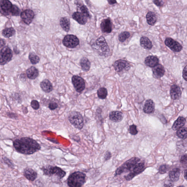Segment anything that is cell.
I'll return each instance as SVG.
<instances>
[{"instance_id": "18", "label": "cell", "mask_w": 187, "mask_h": 187, "mask_svg": "<svg viewBox=\"0 0 187 187\" xmlns=\"http://www.w3.org/2000/svg\"><path fill=\"white\" fill-rule=\"evenodd\" d=\"M72 18L79 24L84 25L87 22V16L82 13L79 12L74 13L72 14Z\"/></svg>"}, {"instance_id": "14", "label": "cell", "mask_w": 187, "mask_h": 187, "mask_svg": "<svg viewBox=\"0 0 187 187\" xmlns=\"http://www.w3.org/2000/svg\"><path fill=\"white\" fill-rule=\"evenodd\" d=\"M34 11L30 9H26L21 13V17L23 22L29 25L32 22L34 16Z\"/></svg>"}, {"instance_id": "15", "label": "cell", "mask_w": 187, "mask_h": 187, "mask_svg": "<svg viewBox=\"0 0 187 187\" xmlns=\"http://www.w3.org/2000/svg\"><path fill=\"white\" fill-rule=\"evenodd\" d=\"M24 175L29 181H34L37 177V173L34 170L31 168L24 169Z\"/></svg>"}, {"instance_id": "33", "label": "cell", "mask_w": 187, "mask_h": 187, "mask_svg": "<svg viewBox=\"0 0 187 187\" xmlns=\"http://www.w3.org/2000/svg\"><path fill=\"white\" fill-rule=\"evenodd\" d=\"M29 59L31 63L33 64H37L40 61V59L39 56L33 52L30 53L29 55Z\"/></svg>"}, {"instance_id": "5", "label": "cell", "mask_w": 187, "mask_h": 187, "mask_svg": "<svg viewBox=\"0 0 187 187\" xmlns=\"http://www.w3.org/2000/svg\"><path fill=\"white\" fill-rule=\"evenodd\" d=\"M140 161V159L136 157L127 160L121 166L117 169L115 171L116 175L121 174L124 172L131 171Z\"/></svg>"}, {"instance_id": "12", "label": "cell", "mask_w": 187, "mask_h": 187, "mask_svg": "<svg viewBox=\"0 0 187 187\" xmlns=\"http://www.w3.org/2000/svg\"><path fill=\"white\" fill-rule=\"evenodd\" d=\"M130 64L123 60H119L116 61L114 64V69L117 72L128 71L130 69Z\"/></svg>"}, {"instance_id": "39", "label": "cell", "mask_w": 187, "mask_h": 187, "mask_svg": "<svg viewBox=\"0 0 187 187\" xmlns=\"http://www.w3.org/2000/svg\"><path fill=\"white\" fill-rule=\"evenodd\" d=\"M130 133L133 135H136L138 133V131L137 130V127L135 125H130L129 129Z\"/></svg>"}, {"instance_id": "7", "label": "cell", "mask_w": 187, "mask_h": 187, "mask_svg": "<svg viewBox=\"0 0 187 187\" xmlns=\"http://www.w3.org/2000/svg\"><path fill=\"white\" fill-rule=\"evenodd\" d=\"M13 52L8 46H5L0 50V65L4 66L12 60Z\"/></svg>"}, {"instance_id": "19", "label": "cell", "mask_w": 187, "mask_h": 187, "mask_svg": "<svg viewBox=\"0 0 187 187\" xmlns=\"http://www.w3.org/2000/svg\"><path fill=\"white\" fill-rule=\"evenodd\" d=\"M153 75L155 78H161L165 74L164 68L160 64H157L155 67H153Z\"/></svg>"}, {"instance_id": "17", "label": "cell", "mask_w": 187, "mask_h": 187, "mask_svg": "<svg viewBox=\"0 0 187 187\" xmlns=\"http://www.w3.org/2000/svg\"><path fill=\"white\" fill-rule=\"evenodd\" d=\"M170 95L172 99L173 100L179 99L181 95V91L180 87L175 84L172 86L170 90Z\"/></svg>"}, {"instance_id": "51", "label": "cell", "mask_w": 187, "mask_h": 187, "mask_svg": "<svg viewBox=\"0 0 187 187\" xmlns=\"http://www.w3.org/2000/svg\"><path fill=\"white\" fill-rule=\"evenodd\" d=\"M13 51H14L15 54H16V55L19 54L20 53V51L16 46H15V47H13Z\"/></svg>"}, {"instance_id": "47", "label": "cell", "mask_w": 187, "mask_h": 187, "mask_svg": "<svg viewBox=\"0 0 187 187\" xmlns=\"http://www.w3.org/2000/svg\"><path fill=\"white\" fill-rule=\"evenodd\" d=\"M111 153L110 152L107 151L105 154L104 158H105V160H107L110 159V158H111Z\"/></svg>"}, {"instance_id": "36", "label": "cell", "mask_w": 187, "mask_h": 187, "mask_svg": "<svg viewBox=\"0 0 187 187\" xmlns=\"http://www.w3.org/2000/svg\"><path fill=\"white\" fill-rule=\"evenodd\" d=\"M11 14L13 16H18L21 14V10L16 5H13L11 9Z\"/></svg>"}, {"instance_id": "42", "label": "cell", "mask_w": 187, "mask_h": 187, "mask_svg": "<svg viewBox=\"0 0 187 187\" xmlns=\"http://www.w3.org/2000/svg\"><path fill=\"white\" fill-rule=\"evenodd\" d=\"M6 115L10 118L16 120L18 118L17 114L14 112H7Z\"/></svg>"}, {"instance_id": "26", "label": "cell", "mask_w": 187, "mask_h": 187, "mask_svg": "<svg viewBox=\"0 0 187 187\" xmlns=\"http://www.w3.org/2000/svg\"><path fill=\"white\" fill-rule=\"evenodd\" d=\"M181 171L179 168L173 169L169 173V177L171 181L173 182L177 181L179 179Z\"/></svg>"}, {"instance_id": "35", "label": "cell", "mask_w": 187, "mask_h": 187, "mask_svg": "<svg viewBox=\"0 0 187 187\" xmlns=\"http://www.w3.org/2000/svg\"><path fill=\"white\" fill-rule=\"evenodd\" d=\"M130 33L128 31H124L121 33L119 35L118 39L121 42H124L127 39L130 37Z\"/></svg>"}, {"instance_id": "13", "label": "cell", "mask_w": 187, "mask_h": 187, "mask_svg": "<svg viewBox=\"0 0 187 187\" xmlns=\"http://www.w3.org/2000/svg\"><path fill=\"white\" fill-rule=\"evenodd\" d=\"M165 45L174 52H179L183 48L179 43L171 38H167L165 41Z\"/></svg>"}, {"instance_id": "21", "label": "cell", "mask_w": 187, "mask_h": 187, "mask_svg": "<svg viewBox=\"0 0 187 187\" xmlns=\"http://www.w3.org/2000/svg\"><path fill=\"white\" fill-rule=\"evenodd\" d=\"M109 116L111 120L115 122L121 121L123 118V115L122 112L116 111L111 112Z\"/></svg>"}, {"instance_id": "6", "label": "cell", "mask_w": 187, "mask_h": 187, "mask_svg": "<svg viewBox=\"0 0 187 187\" xmlns=\"http://www.w3.org/2000/svg\"><path fill=\"white\" fill-rule=\"evenodd\" d=\"M69 122L75 128L81 130L84 125V119L82 115L78 112H73L69 116Z\"/></svg>"}, {"instance_id": "44", "label": "cell", "mask_w": 187, "mask_h": 187, "mask_svg": "<svg viewBox=\"0 0 187 187\" xmlns=\"http://www.w3.org/2000/svg\"><path fill=\"white\" fill-rule=\"evenodd\" d=\"M153 1L156 6L159 7L162 6L164 4L163 0H153Z\"/></svg>"}, {"instance_id": "22", "label": "cell", "mask_w": 187, "mask_h": 187, "mask_svg": "<svg viewBox=\"0 0 187 187\" xmlns=\"http://www.w3.org/2000/svg\"><path fill=\"white\" fill-rule=\"evenodd\" d=\"M143 110L145 113H153L155 110V104L153 100H148L146 101Z\"/></svg>"}, {"instance_id": "55", "label": "cell", "mask_w": 187, "mask_h": 187, "mask_svg": "<svg viewBox=\"0 0 187 187\" xmlns=\"http://www.w3.org/2000/svg\"><path fill=\"white\" fill-rule=\"evenodd\" d=\"M184 177L185 179H187V170H185L184 173Z\"/></svg>"}, {"instance_id": "40", "label": "cell", "mask_w": 187, "mask_h": 187, "mask_svg": "<svg viewBox=\"0 0 187 187\" xmlns=\"http://www.w3.org/2000/svg\"><path fill=\"white\" fill-rule=\"evenodd\" d=\"M31 106L34 110H37L39 107V104L37 100H33L31 101Z\"/></svg>"}, {"instance_id": "31", "label": "cell", "mask_w": 187, "mask_h": 187, "mask_svg": "<svg viewBox=\"0 0 187 187\" xmlns=\"http://www.w3.org/2000/svg\"><path fill=\"white\" fill-rule=\"evenodd\" d=\"M80 64L82 70L88 72L90 69L91 64L90 61L86 58L83 57L80 60Z\"/></svg>"}, {"instance_id": "11", "label": "cell", "mask_w": 187, "mask_h": 187, "mask_svg": "<svg viewBox=\"0 0 187 187\" xmlns=\"http://www.w3.org/2000/svg\"><path fill=\"white\" fill-rule=\"evenodd\" d=\"M145 164L142 162L139 163L136 165L135 167L132 170L131 172L127 176L125 177V179L128 181H130L136 175L139 174L143 171L145 168Z\"/></svg>"}, {"instance_id": "48", "label": "cell", "mask_w": 187, "mask_h": 187, "mask_svg": "<svg viewBox=\"0 0 187 187\" xmlns=\"http://www.w3.org/2000/svg\"><path fill=\"white\" fill-rule=\"evenodd\" d=\"M26 76H26V74L23 73L21 74L20 75V79L22 82H25L26 80Z\"/></svg>"}, {"instance_id": "1", "label": "cell", "mask_w": 187, "mask_h": 187, "mask_svg": "<svg viewBox=\"0 0 187 187\" xmlns=\"http://www.w3.org/2000/svg\"><path fill=\"white\" fill-rule=\"evenodd\" d=\"M13 145L16 151L22 154L29 155L36 153L41 148L36 140L29 137H22L13 142Z\"/></svg>"}, {"instance_id": "32", "label": "cell", "mask_w": 187, "mask_h": 187, "mask_svg": "<svg viewBox=\"0 0 187 187\" xmlns=\"http://www.w3.org/2000/svg\"><path fill=\"white\" fill-rule=\"evenodd\" d=\"M177 132V135L180 138L185 140L187 138V129L186 127H182L179 129Z\"/></svg>"}, {"instance_id": "37", "label": "cell", "mask_w": 187, "mask_h": 187, "mask_svg": "<svg viewBox=\"0 0 187 187\" xmlns=\"http://www.w3.org/2000/svg\"><path fill=\"white\" fill-rule=\"evenodd\" d=\"M2 159L3 160V162L7 165H8V166L11 168H14L15 165L14 163L10 159L7 158V157L5 156H3L2 158Z\"/></svg>"}, {"instance_id": "38", "label": "cell", "mask_w": 187, "mask_h": 187, "mask_svg": "<svg viewBox=\"0 0 187 187\" xmlns=\"http://www.w3.org/2000/svg\"><path fill=\"white\" fill-rule=\"evenodd\" d=\"M79 9H80L81 13L85 15L88 18L90 17V14H89L88 10L87 8L84 5L81 6H80Z\"/></svg>"}, {"instance_id": "53", "label": "cell", "mask_w": 187, "mask_h": 187, "mask_svg": "<svg viewBox=\"0 0 187 187\" xmlns=\"http://www.w3.org/2000/svg\"><path fill=\"white\" fill-rule=\"evenodd\" d=\"M22 109L23 113L25 114H26L28 113V110L27 107H23Z\"/></svg>"}, {"instance_id": "43", "label": "cell", "mask_w": 187, "mask_h": 187, "mask_svg": "<svg viewBox=\"0 0 187 187\" xmlns=\"http://www.w3.org/2000/svg\"><path fill=\"white\" fill-rule=\"evenodd\" d=\"M58 107V104L55 102H52L49 103L48 105V107L51 110H55Z\"/></svg>"}, {"instance_id": "27", "label": "cell", "mask_w": 187, "mask_h": 187, "mask_svg": "<svg viewBox=\"0 0 187 187\" xmlns=\"http://www.w3.org/2000/svg\"><path fill=\"white\" fill-rule=\"evenodd\" d=\"M186 121V119L184 117L181 116L179 117L174 124L172 129L174 130H177L185 125Z\"/></svg>"}, {"instance_id": "20", "label": "cell", "mask_w": 187, "mask_h": 187, "mask_svg": "<svg viewBox=\"0 0 187 187\" xmlns=\"http://www.w3.org/2000/svg\"><path fill=\"white\" fill-rule=\"evenodd\" d=\"M26 73L28 78L31 80L36 79L39 75V71L34 66L29 68L26 70Z\"/></svg>"}, {"instance_id": "54", "label": "cell", "mask_w": 187, "mask_h": 187, "mask_svg": "<svg viewBox=\"0 0 187 187\" xmlns=\"http://www.w3.org/2000/svg\"><path fill=\"white\" fill-rule=\"evenodd\" d=\"M173 184H172V183H169L168 184H165V186H168V187L173 186Z\"/></svg>"}, {"instance_id": "9", "label": "cell", "mask_w": 187, "mask_h": 187, "mask_svg": "<svg viewBox=\"0 0 187 187\" xmlns=\"http://www.w3.org/2000/svg\"><path fill=\"white\" fill-rule=\"evenodd\" d=\"M72 82L77 92L81 93L84 90L85 83L82 77L79 76L74 75L72 77Z\"/></svg>"}, {"instance_id": "34", "label": "cell", "mask_w": 187, "mask_h": 187, "mask_svg": "<svg viewBox=\"0 0 187 187\" xmlns=\"http://www.w3.org/2000/svg\"><path fill=\"white\" fill-rule=\"evenodd\" d=\"M97 95L99 98L101 99H105L107 95V89L104 87L99 89L97 91Z\"/></svg>"}, {"instance_id": "41", "label": "cell", "mask_w": 187, "mask_h": 187, "mask_svg": "<svg viewBox=\"0 0 187 187\" xmlns=\"http://www.w3.org/2000/svg\"><path fill=\"white\" fill-rule=\"evenodd\" d=\"M169 167L167 165H163L159 168V172L161 174H164L166 173L168 170Z\"/></svg>"}, {"instance_id": "46", "label": "cell", "mask_w": 187, "mask_h": 187, "mask_svg": "<svg viewBox=\"0 0 187 187\" xmlns=\"http://www.w3.org/2000/svg\"><path fill=\"white\" fill-rule=\"evenodd\" d=\"M180 161L182 163L186 164L187 161V155L185 154L183 155L180 158Z\"/></svg>"}, {"instance_id": "3", "label": "cell", "mask_w": 187, "mask_h": 187, "mask_svg": "<svg viewBox=\"0 0 187 187\" xmlns=\"http://www.w3.org/2000/svg\"><path fill=\"white\" fill-rule=\"evenodd\" d=\"M92 47L101 56H107L110 54V49L103 36H101L97 39L95 45H92Z\"/></svg>"}, {"instance_id": "8", "label": "cell", "mask_w": 187, "mask_h": 187, "mask_svg": "<svg viewBox=\"0 0 187 187\" xmlns=\"http://www.w3.org/2000/svg\"><path fill=\"white\" fill-rule=\"evenodd\" d=\"M63 43L66 47L74 48L78 45L79 41L76 36L73 35H67L63 39Z\"/></svg>"}, {"instance_id": "24", "label": "cell", "mask_w": 187, "mask_h": 187, "mask_svg": "<svg viewBox=\"0 0 187 187\" xmlns=\"http://www.w3.org/2000/svg\"><path fill=\"white\" fill-rule=\"evenodd\" d=\"M40 86L41 89L45 92H50L52 90V84L48 79H44L41 82Z\"/></svg>"}, {"instance_id": "10", "label": "cell", "mask_w": 187, "mask_h": 187, "mask_svg": "<svg viewBox=\"0 0 187 187\" xmlns=\"http://www.w3.org/2000/svg\"><path fill=\"white\" fill-rule=\"evenodd\" d=\"M13 4L9 0L0 1V13L4 16L11 14Z\"/></svg>"}, {"instance_id": "2", "label": "cell", "mask_w": 187, "mask_h": 187, "mask_svg": "<svg viewBox=\"0 0 187 187\" xmlns=\"http://www.w3.org/2000/svg\"><path fill=\"white\" fill-rule=\"evenodd\" d=\"M86 181V175L80 171H76L71 174L67 180V184L70 187L82 186Z\"/></svg>"}, {"instance_id": "50", "label": "cell", "mask_w": 187, "mask_h": 187, "mask_svg": "<svg viewBox=\"0 0 187 187\" xmlns=\"http://www.w3.org/2000/svg\"><path fill=\"white\" fill-rule=\"evenodd\" d=\"M6 44V41L4 39H0V48L4 47Z\"/></svg>"}, {"instance_id": "16", "label": "cell", "mask_w": 187, "mask_h": 187, "mask_svg": "<svg viewBox=\"0 0 187 187\" xmlns=\"http://www.w3.org/2000/svg\"><path fill=\"white\" fill-rule=\"evenodd\" d=\"M112 24L110 19H104L101 24L102 31L106 34H109L112 31Z\"/></svg>"}, {"instance_id": "45", "label": "cell", "mask_w": 187, "mask_h": 187, "mask_svg": "<svg viewBox=\"0 0 187 187\" xmlns=\"http://www.w3.org/2000/svg\"><path fill=\"white\" fill-rule=\"evenodd\" d=\"M14 97H13L14 98V99L15 100L18 101L20 103H21V102H22V99H21V97L20 95H19V94L17 93H15L14 94Z\"/></svg>"}, {"instance_id": "25", "label": "cell", "mask_w": 187, "mask_h": 187, "mask_svg": "<svg viewBox=\"0 0 187 187\" xmlns=\"http://www.w3.org/2000/svg\"><path fill=\"white\" fill-rule=\"evenodd\" d=\"M140 43L142 47L147 50H150L153 47L151 41L148 37L145 36H143L141 38Z\"/></svg>"}, {"instance_id": "30", "label": "cell", "mask_w": 187, "mask_h": 187, "mask_svg": "<svg viewBox=\"0 0 187 187\" xmlns=\"http://www.w3.org/2000/svg\"><path fill=\"white\" fill-rule=\"evenodd\" d=\"M15 29L13 27L7 28L3 29L2 31V35L4 37L9 38L13 37L16 34Z\"/></svg>"}, {"instance_id": "52", "label": "cell", "mask_w": 187, "mask_h": 187, "mask_svg": "<svg viewBox=\"0 0 187 187\" xmlns=\"http://www.w3.org/2000/svg\"><path fill=\"white\" fill-rule=\"evenodd\" d=\"M109 4L112 5L115 4L117 3V1L116 0H107Z\"/></svg>"}, {"instance_id": "49", "label": "cell", "mask_w": 187, "mask_h": 187, "mask_svg": "<svg viewBox=\"0 0 187 187\" xmlns=\"http://www.w3.org/2000/svg\"><path fill=\"white\" fill-rule=\"evenodd\" d=\"M187 66H185L183 71V77L185 81H187Z\"/></svg>"}, {"instance_id": "4", "label": "cell", "mask_w": 187, "mask_h": 187, "mask_svg": "<svg viewBox=\"0 0 187 187\" xmlns=\"http://www.w3.org/2000/svg\"><path fill=\"white\" fill-rule=\"evenodd\" d=\"M41 169L45 175L49 177H57V178L60 180L64 178L66 174L65 171L58 167L48 165L42 167Z\"/></svg>"}, {"instance_id": "29", "label": "cell", "mask_w": 187, "mask_h": 187, "mask_svg": "<svg viewBox=\"0 0 187 187\" xmlns=\"http://www.w3.org/2000/svg\"><path fill=\"white\" fill-rule=\"evenodd\" d=\"M60 23L63 29L66 32H68L70 27V21L69 19L66 17L61 18Z\"/></svg>"}, {"instance_id": "28", "label": "cell", "mask_w": 187, "mask_h": 187, "mask_svg": "<svg viewBox=\"0 0 187 187\" xmlns=\"http://www.w3.org/2000/svg\"><path fill=\"white\" fill-rule=\"evenodd\" d=\"M146 18L147 22L150 25H154L156 22L157 18L156 15L152 11H149L147 13Z\"/></svg>"}, {"instance_id": "23", "label": "cell", "mask_w": 187, "mask_h": 187, "mask_svg": "<svg viewBox=\"0 0 187 187\" xmlns=\"http://www.w3.org/2000/svg\"><path fill=\"white\" fill-rule=\"evenodd\" d=\"M145 63L148 67H153L158 64L159 59L156 56H148L145 59Z\"/></svg>"}]
</instances>
